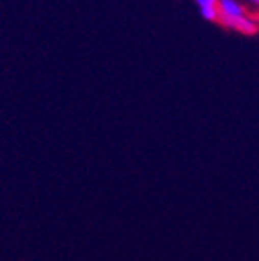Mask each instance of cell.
<instances>
[{
	"instance_id": "obj_1",
	"label": "cell",
	"mask_w": 259,
	"mask_h": 261,
	"mask_svg": "<svg viewBox=\"0 0 259 261\" xmlns=\"http://www.w3.org/2000/svg\"><path fill=\"white\" fill-rule=\"evenodd\" d=\"M218 24L228 31L254 37L259 33V13L248 9L243 0H219Z\"/></svg>"
},
{
	"instance_id": "obj_2",
	"label": "cell",
	"mask_w": 259,
	"mask_h": 261,
	"mask_svg": "<svg viewBox=\"0 0 259 261\" xmlns=\"http://www.w3.org/2000/svg\"><path fill=\"white\" fill-rule=\"evenodd\" d=\"M194 4H196V8H198L203 20L218 24L219 0H194Z\"/></svg>"
}]
</instances>
